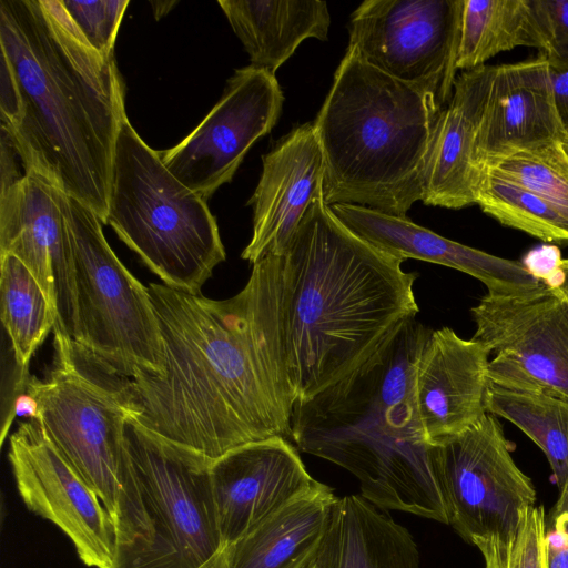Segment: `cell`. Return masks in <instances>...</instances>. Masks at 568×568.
Segmentation results:
<instances>
[{
  "label": "cell",
  "instance_id": "obj_7",
  "mask_svg": "<svg viewBox=\"0 0 568 568\" xmlns=\"http://www.w3.org/2000/svg\"><path fill=\"white\" fill-rule=\"evenodd\" d=\"M105 223L163 284L191 294L226 254L206 201L181 183L130 124L113 154Z\"/></svg>",
  "mask_w": 568,
  "mask_h": 568
},
{
  "label": "cell",
  "instance_id": "obj_5",
  "mask_svg": "<svg viewBox=\"0 0 568 568\" xmlns=\"http://www.w3.org/2000/svg\"><path fill=\"white\" fill-rule=\"evenodd\" d=\"M442 108L346 50L314 129L327 205L354 204L406 217L423 200Z\"/></svg>",
  "mask_w": 568,
  "mask_h": 568
},
{
  "label": "cell",
  "instance_id": "obj_26",
  "mask_svg": "<svg viewBox=\"0 0 568 568\" xmlns=\"http://www.w3.org/2000/svg\"><path fill=\"white\" fill-rule=\"evenodd\" d=\"M0 317L17 364L28 369L58 314L34 275L10 254L0 255Z\"/></svg>",
  "mask_w": 568,
  "mask_h": 568
},
{
  "label": "cell",
  "instance_id": "obj_35",
  "mask_svg": "<svg viewBox=\"0 0 568 568\" xmlns=\"http://www.w3.org/2000/svg\"><path fill=\"white\" fill-rule=\"evenodd\" d=\"M562 258L556 246H542L529 252L521 262L528 272L548 286H556Z\"/></svg>",
  "mask_w": 568,
  "mask_h": 568
},
{
  "label": "cell",
  "instance_id": "obj_3",
  "mask_svg": "<svg viewBox=\"0 0 568 568\" xmlns=\"http://www.w3.org/2000/svg\"><path fill=\"white\" fill-rule=\"evenodd\" d=\"M281 257L284 341L296 400L355 371L419 311L418 274L348 230L323 190Z\"/></svg>",
  "mask_w": 568,
  "mask_h": 568
},
{
  "label": "cell",
  "instance_id": "obj_10",
  "mask_svg": "<svg viewBox=\"0 0 568 568\" xmlns=\"http://www.w3.org/2000/svg\"><path fill=\"white\" fill-rule=\"evenodd\" d=\"M464 0H366L347 49L381 72L432 93L445 108L457 77Z\"/></svg>",
  "mask_w": 568,
  "mask_h": 568
},
{
  "label": "cell",
  "instance_id": "obj_38",
  "mask_svg": "<svg viewBox=\"0 0 568 568\" xmlns=\"http://www.w3.org/2000/svg\"><path fill=\"white\" fill-rule=\"evenodd\" d=\"M14 414L28 419L39 420L40 409L38 402L27 392L19 395L14 404Z\"/></svg>",
  "mask_w": 568,
  "mask_h": 568
},
{
  "label": "cell",
  "instance_id": "obj_34",
  "mask_svg": "<svg viewBox=\"0 0 568 568\" xmlns=\"http://www.w3.org/2000/svg\"><path fill=\"white\" fill-rule=\"evenodd\" d=\"M1 51V50H0ZM23 104L16 72L4 54L0 53V118L1 126L14 130L22 120Z\"/></svg>",
  "mask_w": 568,
  "mask_h": 568
},
{
  "label": "cell",
  "instance_id": "obj_28",
  "mask_svg": "<svg viewBox=\"0 0 568 568\" xmlns=\"http://www.w3.org/2000/svg\"><path fill=\"white\" fill-rule=\"evenodd\" d=\"M476 204L500 224L548 243L568 244V219L526 187L484 170Z\"/></svg>",
  "mask_w": 568,
  "mask_h": 568
},
{
  "label": "cell",
  "instance_id": "obj_1",
  "mask_svg": "<svg viewBox=\"0 0 568 568\" xmlns=\"http://www.w3.org/2000/svg\"><path fill=\"white\" fill-rule=\"evenodd\" d=\"M146 287L163 369L132 377V418L212 460L245 444L290 440L296 397L284 341L282 257L253 264L245 286L225 300L163 283Z\"/></svg>",
  "mask_w": 568,
  "mask_h": 568
},
{
  "label": "cell",
  "instance_id": "obj_24",
  "mask_svg": "<svg viewBox=\"0 0 568 568\" xmlns=\"http://www.w3.org/2000/svg\"><path fill=\"white\" fill-rule=\"evenodd\" d=\"M251 65L275 74L308 38L327 40L331 16L320 0H219Z\"/></svg>",
  "mask_w": 568,
  "mask_h": 568
},
{
  "label": "cell",
  "instance_id": "obj_9",
  "mask_svg": "<svg viewBox=\"0 0 568 568\" xmlns=\"http://www.w3.org/2000/svg\"><path fill=\"white\" fill-rule=\"evenodd\" d=\"M74 262L78 339L120 373L161 374L162 339L148 287L121 263L98 215L63 193Z\"/></svg>",
  "mask_w": 568,
  "mask_h": 568
},
{
  "label": "cell",
  "instance_id": "obj_40",
  "mask_svg": "<svg viewBox=\"0 0 568 568\" xmlns=\"http://www.w3.org/2000/svg\"><path fill=\"white\" fill-rule=\"evenodd\" d=\"M564 144L568 151V128L566 129V134H565V139H564Z\"/></svg>",
  "mask_w": 568,
  "mask_h": 568
},
{
  "label": "cell",
  "instance_id": "obj_27",
  "mask_svg": "<svg viewBox=\"0 0 568 568\" xmlns=\"http://www.w3.org/2000/svg\"><path fill=\"white\" fill-rule=\"evenodd\" d=\"M486 412L505 418L545 453L558 488L568 479V400L490 384Z\"/></svg>",
  "mask_w": 568,
  "mask_h": 568
},
{
  "label": "cell",
  "instance_id": "obj_13",
  "mask_svg": "<svg viewBox=\"0 0 568 568\" xmlns=\"http://www.w3.org/2000/svg\"><path fill=\"white\" fill-rule=\"evenodd\" d=\"M283 101L275 74L254 65L237 69L203 121L179 144L159 152L160 158L181 183L207 201L274 128Z\"/></svg>",
  "mask_w": 568,
  "mask_h": 568
},
{
  "label": "cell",
  "instance_id": "obj_12",
  "mask_svg": "<svg viewBox=\"0 0 568 568\" xmlns=\"http://www.w3.org/2000/svg\"><path fill=\"white\" fill-rule=\"evenodd\" d=\"M511 450L500 423L489 413L466 432L432 446L449 525L469 544L511 531L521 513L535 505V486Z\"/></svg>",
  "mask_w": 568,
  "mask_h": 568
},
{
  "label": "cell",
  "instance_id": "obj_20",
  "mask_svg": "<svg viewBox=\"0 0 568 568\" xmlns=\"http://www.w3.org/2000/svg\"><path fill=\"white\" fill-rule=\"evenodd\" d=\"M353 233L374 247L398 257L455 268L479 280L491 294H514L538 287L521 262L499 257L446 239L407 217L354 204L328 205Z\"/></svg>",
  "mask_w": 568,
  "mask_h": 568
},
{
  "label": "cell",
  "instance_id": "obj_18",
  "mask_svg": "<svg viewBox=\"0 0 568 568\" xmlns=\"http://www.w3.org/2000/svg\"><path fill=\"white\" fill-rule=\"evenodd\" d=\"M262 174L247 204L253 234L241 257L252 265L282 256L310 204L323 190L324 159L314 124L294 126L262 156Z\"/></svg>",
  "mask_w": 568,
  "mask_h": 568
},
{
  "label": "cell",
  "instance_id": "obj_8",
  "mask_svg": "<svg viewBox=\"0 0 568 568\" xmlns=\"http://www.w3.org/2000/svg\"><path fill=\"white\" fill-rule=\"evenodd\" d=\"M47 378L30 377L39 423L59 454L114 516L125 424L136 414L132 378L79 342L54 334Z\"/></svg>",
  "mask_w": 568,
  "mask_h": 568
},
{
  "label": "cell",
  "instance_id": "obj_31",
  "mask_svg": "<svg viewBox=\"0 0 568 568\" xmlns=\"http://www.w3.org/2000/svg\"><path fill=\"white\" fill-rule=\"evenodd\" d=\"M68 18L84 42L102 54L114 53L116 33L128 0H60Z\"/></svg>",
  "mask_w": 568,
  "mask_h": 568
},
{
  "label": "cell",
  "instance_id": "obj_30",
  "mask_svg": "<svg viewBox=\"0 0 568 568\" xmlns=\"http://www.w3.org/2000/svg\"><path fill=\"white\" fill-rule=\"evenodd\" d=\"M545 509L529 506L509 532L475 538L485 568H547Z\"/></svg>",
  "mask_w": 568,
  "mask_h": 568
},
{
  "label": "cell",
  "instance_id": "obj_37",
  "mask_svg": "<svg viewBox=\"0 0 568 568\" xmlns=\"http://www.w3.org/2000/svg\"><path fill=\"white\" fill-rule=\"evenodd\" d=\"M0 144V191H4L17 183L23 175H20L17 169L13 143L2 128Z\"/></svg>",
  "mask_w": 568,
  "mask_h": 568
},
{
  "label": "cell",
  "instance_id": "obj_19",
  "mask_svg": "<svg viewBox=\"0 0 568 568\" xmlns=\"http://www.w3.org/2000/svg\"><path fill=\"white\" fill-rule=\"evenodd\" d=\"M565 134L545 55L494 65L475 142L481 170L520 150L564 141Z\"/></svg>",
  "mask_w": 568,
  "mask_h": 568
},
{
  "label": "cell",
  "instance_id": "obj_11",
  "mask_svg": "<svg viewBox=\"0 0 568 568\" xmlns=\"http://www.w3.org/2000/svg\"><path fill=\"white\" fill-rule=\"evenodd\" d=\"M474 339L495 356L490 384L568 400V301L556 288L487 293L470 310Z\"/></svg>",
  "mask_w": 568,
  "mask_h": 568
},
{
  "label": "cell",
  "instance_id": "obj_14",
  "mask_svg": "<svg viewBox=\"0 0 568 568\" xmlns=\"http://www.w3.org/2000/svg\"><path fill=\"white\" fill-rule=\"evenodd\" d=\"M8 457L26 506L58 526L84 565L111 568L113 518L93 488L51 444L38 420L19 425L10 437Z\"/></svg>",
  "mask_w": 568,
  "mask_h": 568
},
{
  "label": "cell",
  "instance_id": "obj_39",
  "mask_svg": "<svg viewBox=\"0 0 568 568\" xmlns=\"http://www.w3.org/2000/svg\"><path fill=\"white\" fill-rule=\"evenodd\" d=\"M560 270L559 281L554 288L560 292L568 301V258H562Z\"/></svg>",
  "mask_w": 568,
  "mask_h": 568
},
{
  "label": "cell",
  "instance_id": "obj_2",
  "mask_svg": "<svg viewBox=\"0 0 568 568\" xmlns=\"http://www.w3.org/2000/svg\"><path fill=\"white\" fill-rule=\"evenodd\" d=\"M0 50L21 91L22 120L4 130L24 171L105 223L115 141L126 119L114 53L89 47L60 0H0Z\"/></svg>",
  "mask_w": 568,
  "mask_h": 568
},
{
  "label": "cell",
  "instance_id": "obj_25",
  "mask_svg": "<svg viewBox=\"0 0 568 568\" xmlns=\"http://www.w3.org/2000/svg\"><path fill=\"white\" fill-rule=\"evenodd\" d=\"M517 47L545 51L530 0H464L456 65L468 71Z\"/></svg>",
  "mask_w": 568,
  "mask_h": 568
},
{
  "label": "cell",
  "instance_id": "obj_4",
  "mask_svg": "<svg viewBox=\"0 0 568 568\" xmlns=\"http://www.w3.org/2000/svg\"><path fill=\"white\" fill-rule=\"evenodd\" d=\"M415 317L399 324L355 371L294 403L292 436L301 452L346 469L361 496L449 525V510L416 408V362L432 334Z\"/></svg>",
  "mask_w": 568,
  "mask_h": 568
},
{
  "label": "cell",
  "instance_id": "obj_23",
  "mask_svg": "<svg viewBox=\"0 0 568 568\" xmlns=\"http://www.w3.org/2000/svg\"><path fill=\"white\" fill-rule=\"evenodd\" d=\"M413 535L361 495L338 498L315 568H419Z\"/></svg>",
  "mask_w": 568,
  "mask_h": 568
},
{
  "label": "cell",
  "instance_id": "obj_17",
  "mask_svg": "<svg viewBox=\"0 0 568 568\" xmlns=\"http://www.w3.org/2000/svg\"><path fill=\"white\" fill-rule=\"evenodd\" d=\"M490 354L449 327L432 332L414 374L417 415L429 445L458 436L487 414Z\"/></svg>",
  "mask_w": 568,
  "mask_h": 568
},
{
  "label": "cell",
  "instance_id": "obj_22",
  "mask_svg": "<svg viewBox=\"0 0 568 568\" xmlns=\"http://www.w3.org/2000/svg\"><path fill=\"white\" fill-rule=\"evenodd\" d=\"M338 497L320 481L274 511L226 550V568H307Z\"/></svg>",
  "mask_w": 568,
  "mask_h": 568
},
{
  "label": "cell",
  "instance_id": "obj_36",
  "mask_svg": "<svg viewBox=\"0 0 568 568\" xmlns=\"http://www.w3.org/2000/svg\"><path fill=\"white\" fill-rule=\"evenodd\" d=\"M556 106L565 129L568 128V57L548 61Z\"/></svg>",
  "mask_w": 568,
  "mask_h": 568
},
{
  "label": "cell",
  "instance_id": "obj_29",
  "mask_svg": "<svg viewBox=\"0 0 568 568\" xmlns=\"http://www.w3.org/2000/svg\"><path fill=\"white\" fill-rule=\"evenodd\" d=\"M484 170L534 192L568 219V151L564 141L520 150Z\"/></svg>",
  "mask_w": 568,
  "mask_h": 568
},
{
  "label": "cell",
  "instance_id": "obj_32",
  "mask_svg": "<svg viewBox=\"0 0 568 568\" xmlns=\"http://www.w3.org/2000/svg\"><path fill=\"white\" fill-rule=\"evenodd\" d=\"M548 61L568 57V0H530Z\"/></svg>",
  "mask_w": 568,
  "mask_h": 568
},
{
  "label": "cell",
  "instance_id": "obj_33",
  "mask_svg": "<svg viewBox=\"0 0 568 568\" xmlns=\"http://www.w3.org/2000/svg\"><path fill=\"white\" fill-rule=\"evenodd\" d=\"M545 547L547 568H568V479L546 516Z\"/></svg>",
  "mask_w": 568,
  "mask_h": 568
},
{
  "label": "cell",
  "instance_id": "obj_6",
  "mask_svg": "<svg viewBox=\"0 0 568 568\" xmlns=\"http://www.w3.org/2000/svg\"><path fill=\"white\" fill-rule=\"evenodd\" d=\"M212 462L126 420L111 568H226Z\"/></svg>",
  "mask_w": 568,
  "mask_h": 568
},
{
  "label": "cell",
  "instance_id": "obj_41",
  "mask_svg": "<svg viewBox=\"0 0 568 568\" xmlns=\"http://www.w3.org/2000/svg\"><path fill=\"white\" fill-rule=\"evenodd\" d=\"M314 562H315V561H314ZM307 568H315V565L313 564V565H311V566H310V567H307Z\"/></svg>",
  "mask_w": 568,
  "mask_h": 568
},
{
  "label": "cell",
  "instance_id": "obj_16",
  "mask_svg": "<svg viewBox=\"0 0 568 568\" xmlns=\"http://www.w3.org/2000/svg\"><path fill=\"white\" fill-rule=\"evenodd\" d=\"M217 523L229 548L315 480L291 440L273 437L236 447L210 469Z\"/></svg>",
  "mask_w": 568,
  "mask_h": 568
},
{
  "label": "cell",
  "instance_id": "obj_21",
  "mask_svg": "<svg viewBox=\"0 0 568 568\" xmlns=\"http://www.w3.org/2000/svg\"><path fill=\"white\" fill-rule=\"evenodd\" d=\"M493 71L486 64L456 77L434 136L424 204L453 210L476 204L485 171L475 163V142Z\"/></svg>",
  "mask_w": 568,
  "mask_h": 568
},
{
  "label": "cell",
  "instance_id": "obj_15",
  "mask_svg": "<svg viewBox=\"0 0 568 568\" xmlns=\"http://www.w3.org/2000/svg\"><path fill=\"white\" fill-rule=\"evenodd\" d=\"M6 254L30 270L57 311L53 333L77 341L73 248L63 192L34 172L0 191V255Z\"/></svg>",
  "mask_w": 568,
  "mask_h": 568
}]
</instances>
